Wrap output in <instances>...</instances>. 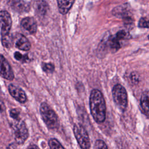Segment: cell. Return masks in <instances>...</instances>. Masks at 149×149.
<instances>
[{
    "label": "cell",
    "mask_w": 149,
    "mask_h": 149,
    "mask_svg": "<svg viewBox=\"0 0 149 149\" xmlns=\"http://www.w3.org/2000/svg\"><path fill=\"white\" fill-rule=\"evenodd\" d=\"M10 116L12 118H13L14 120H19L20 119L19 118V112L16 109H13L10 111Z\"/></svg>",
    "instance_id": "cell-25"
},
{
    "label": "cell",
    "mask_w": 149,
    "mask_h": 149,
    "mask_svg": "<svg viewBox=\"0 0 149 149\" xmlns=\"http://www.w3.org/2000/svg\"><path fill=\"white\" fill-rule=\"evenodd\" d=\"M148 39H149V35H148Z\"/></svg>",
    "instance_id": "cell-28"
},
{
    "label": "cell",
    "mask_w": 149,
    "mask_h": 149,
    "mask_svg": "<svg viewBox=\"0 0 149 149\" xmlns=\"http://www.w3.org/2000/svg\"><path fill=\"white\" fill-rule=\"evenodd\" d=\"M112 93L116 107L120 111H125L127 106V94L124 87L119 84H116L113 87Z\"/></svg>",
    "instance_id": "cell-3"
},
{
    "label": "cell",
    "mask_w": 149,
    "mask_h": 149,
    "mask_svg": "<svg viewBox=\"0 0 149 149\" xmlns=\"http://www.w3.org/2000/svg\"><path fill=\"white\" fill-rule=\"evenodd\" d=\"M138 26L141 28H149V20L146 18H141L139 20Z\"/></svg>",
    "instance_id": "cell-23"
},
{
    "label": "cell",
    "mask_w": 149,
    "mask_h": 149,
    "mask_svg": "<svg viewBox=\"0 0 149 149\" xmlns=\"http://www.w3.org/2000/svg\"><path fill=\"white\" fill-rule=\"evenodd\" d=\"M5 109V106L3 102L0 100V111H2Z\"/></svg>",
    "instance_id": "cell-27"
},
{
    "label": "cell",
    "mask_w": 149,
    "mask_h": 149,
    "mask_svg": "<svg viewBox=\"0 0 149 149\" xmlns=\"http://www.w3.org/2000/svg\"><path fill=\"white\" fill-rule=\"evenodd\" d=\"M74 2V1H58V6L60 13L63 15L68 13Z\"/></svg>",
    "instance_id": "cell-15"
},
{
    "label": "cell",
    "mask_w": 149,
    "mask_h": 149,
    "mask_svg": "<svg viewBox=\"0 0 149 149\" xmlns=\"http://www.w3.org/2000/svg\"><path fill=\"white\" fill-rule=\"evenodd\" d=\"M12 20L9 13L6 10L0 11V29L1 37L9 34Z\"/></svg>",
    "instance_id": "cell-6"
},
{
    "label": "cell",
    "mask_w": 149,
    "mask_h": 149,
    "mask_svg": "<svg viewBox=\"0 0 149 149\" xmlns=\"http://www.w3.org/2000/svg\"><path fill=\"white\" fill-rule=\"evenodd\" d=\"M12 127L14 130L15 139L19 144H22L27 140L29 132L26 123L22 120H15L12 123Z\"/></svg>",
    "instance_id": "cell-4"
},
{
    "label": "cell",
    "mask_w": 149,
    "mask_h": 149,
    "mask_svg": "<svg viewBox=\"0 0 149 149\" xmlns=\"http://www.w3.org/2000/svg\"><path fill=\"white\" fill-rule=\"evenodd\" d=\"M90 108L92 116L97 123L103 122L106 117V104L100 91L94 89L90 96Z\"/></svg>",
    "instance_id": "cell-1"
},
{
    "label": "cell",
    "mask_w": 149,
    "mask_h": 149,
    "mask_svg": "<svg viewBox=\"0 0 149 149\" xmlns=\"http://www.w3.org/2000/svg\"><path fill=\"white\" fill-rule=\"evenodd\" d=\"M40 111L42 120L49 129H55L58 127L59 120L58 116L46 102L41 104Z\"/></svg>",
    "instance_id": "cell-2"
},
{
    "label": "cell",
    "mask_w": 149,
    "mask_h": 149,
    "mask_svg": "<svg viewBox=\"0 0 149 149\" xmlns=\"http://www.w3.org/2000/svg\"><path fill=\"white\" fill-rule=\"evenodd\" d=\"M10 5L13 10L18 12H27L30 9V2L24 1H11Z\"/></svg>",
    "instance_id": "cell-11"
},
{
    "label": "cell",
    "mask_w": 149,
    "mask_h": 149,
    "mask_svg": "<svg viewBox=\"0 0 149 149\" xmlns=\"http://www.w3.org/2000/svg\"><path fill=\"white\" fill-rule=\"evenodd\" d=\"M140 107L143 113L149 117V90L145 91L141 94Z\"/></svg>",
    "instance_id": "cell-12"
},
{
    "label": "cell",
    "mask_w": 149,
    "mask_h": 149,
    "mask_svg": "<svg viewBox=\"0 0 149 149\" xmlns=\"http://www.w3.org/2000/svg\"><path fill=\"white\" fill-rule=\"evenodd\" d=\"M130 80H131V81L132 82V83L136 84L139 83V79H140V76L137 72H133L130 74Z\"/></svg>",
    "instance_id": "cell-22"
},
{
    "label": "cell",
    "mask_w": 149,
    "mask_h": 149,
    "mask_svg": "<svg viewBox=\"0 0 149 149\" xmlns=\"http://www.w3.org/2000/svg\"><path fill=\"white\" fill-rule=\"evenodd\" d=\"M21 26L30 34H34L37 31V24L35 19L31 17L23 18L20 22Z\"/></svg>",
    "instance_id": "cell-10"
},
{
    "label": "cell",
    "mask_w": 149,
    "mask_h": 149,
    "mask_svg": "<svg viewBox=\"0 0 149 149\" xmlns=\"http://www.w3.org/2000/svg\"><path fill=\"white\" fill-rule=\"evenodd\" d=\"M94 149H108V148L107 144L104 141L101 140H98L95 143Z\"/></svg>",
    "instance_id": "cell-20"
},
{
    "label": "cell",
    "mask_w": 149,
    "mask_h": 149,
    "mask_svg": "<svg viewBox=\"0 0 149 149\" xmlns=\"http://www.w3.org/2000/svg\"><path fill=\"white\" fill-rule=\"evenodd\" d=\"M112 13L118 17H122L124 20L132 17L126 8L123 6H119L115 8L113 10Z\"/></svg>",
    "instance_id": "cell-14"
},
{
    "label": "cell",
    "mask_w": 149,
    "mask_h": 149,
    "mask_svg": "<svg viewBox=\"0 0 149 149\" xmlns=\"http://www.w3.org/2000/svg\"><path fill=\"white\" fill-rule=\"evenodd\" d=\"M114 37L118 41L124 39L126 36V33L125 30H120L118 31L114 36Z\"/></svg>",
    "instance_id": "cell-24"
},
{
    "label": "cell",
    "mask_w": 149,
    "mask_h": 149,
    "mask_svg": "<svg viewBox=\"0 0 149 149\" xmlns=\"http://www.w3.org/2000/svg\"><path fill=\"white\" fill-rule=\"evenodd\" d=\"M73 132L80 147L82 149H88L90 147V141L84 127L81 125L76 123L74 125Z\"/></svg>",
    "instance_id": "cell-5"
},
{
    "label": "cell",
    "mask_w": 149,
    "mask_h": 149,
    "mask_svg": "<svg viewBox=\"0 0 149 149\" xmlns=\"http://www.w3.org/2000/svg\"><path fill=\"white\" fill-rule=\"evenodd\" d=\"M109 46L110 48L112 49L117 51L120 48V44L119 42V41L117 40L113 36L109 40Z\"/></svg>",
    "instance_id": "cell-17"
},
{
    "label": "cell",
    "mask_w": 149,
    "mask_h": 149,
    "mask_svg": "<svg viewBox=\"0 0 149 149\" xmlns=\"http://www.w3.org/2000/svg\"><path fill=\"white\" fill-rule=\"evenodd\" d=\"M41 66L42 70L47 73H52L54 70V66L51 63H42Z\"/></svg>",
    "instance_id": "cell-19"
},
{
    "label": "cell",
    "mask_w": 149,
    "mask_h": 149,
    "mask_svg": "<svg viewBox=\"0 0 149 149\" xmlns=\"http://www.w3.org/2000/svg\"><path fill=\"white\" fill-rule=\"evenodd\" d=\"M35 10L39 17L44 16L49 9V6L47 2L44 1H37L35 3Z\"/></svg>",
    "instance_id": "cell-13"
},
{
    "label": "cell",
    "mask_w": 149,
    "mask_h": 149,
    "mask_svg": "<svg viewBox=\"0 0 149 149\" xmlns=\"http://www.w3.org/2000/svg\"><path fill=\"white\" fill-rule=\"evenodd\" d=\"M8 90L10 94L17 101L20 103H24L27 101V96L25 92L20 87L10 84L8 86Z\"/></svg>",
    "instance_id": "cell-9"
},
{
    "label": "cell",
    "mask_w": 149,
    "mask_h": 149,
    "mask_svg": "<svg viewBox=\"0 0 149 149\" xmlns=\"http://www.w3.org/2000/svg\"><path fill=\"white\" fill-rule=\"evenodd\" d=\"M50 149H65L60 142L55 139H51L48 141Z\"/></svg>",
    "instance_id": "cell-16"
},
{
    "label": "cell",
    "mask_w": 149,
    "mask_h": 149,
    "mask_svg": "<svg viewBox=\"0 0 149 149\" xmlns=\"http://www.w3.org/2000/svg\"><path fill=\"white\" fill-rule=\"evenodd\" d=\"M13 38V43L18 49L23 51H28L31 48L29 40L22 34H16Z\"/></svg>",
    "instance_id": "cell-8"
},
{
    "label": "cell",
    "mask_w": 149,
    "mask_h": 149,
    "mask_svg": "<svg viewBox=\"0 0 149 149\" xmlns=\"http://www.w3.org/2000/svg\"><path fill=\"white\" fill-rule=\"evenodd\" d=\"M14 56L15 58L19 61L26 62L28 60V56L27 55H23L19 52H16L14 54Z\"/></svg>",
    "instance_id": "cell-21"
},
{
    "label": "cell",
    "mask_w": 149,
    "mask_h": 149,
    "mask_svg": "<svg viewBox=\"0 0 149 149\" xmlns=\"http://www.w3.org/2000/svg\"><path fill=\"white\" fill-rule=\"evenodd\" d=\"M2 44L6 48H9L12 45L13 42V38L10 37V35H8L5 37H2L1 38Z\"/></svg>",
    "instance_id": "cell-18"
},
{
    "label": "cell",
    "mask_w": 149,
    "mask_h": 149,
    "mask_svg": "<svg viewBox=\"0 0 149 149\" xmlns=\"http://www.w3.org/2000/svg\"><path fill=\"white\" fill-rule=\"evenodd\" d=\"M26 149H40V148L37 146L31 144V145H30Z\"/></svg>",
    "instance_id": "cell-26"
},
{
    "label": "cell",
    "mask_w": 149,
    "mask_h": 149,
    "mask_svg": "<svg viewBox=\"0 0 149 149\" xmlns=\"http://www.w3.org/2000/svg\"><path fill=\"white\" fill-rule=\"evenodd\" d=\"M0 76L9 80H12L14 78V74L11 66L1 54H0Z\"/></svg>",
    "instance_id": "cell-7"
}]
</instances>
